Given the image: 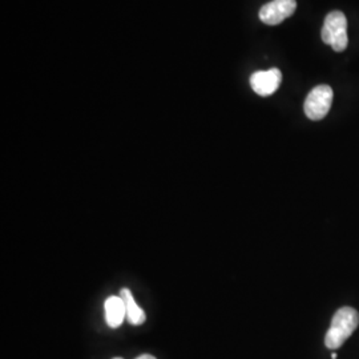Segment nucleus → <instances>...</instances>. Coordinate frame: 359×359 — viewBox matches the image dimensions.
<instances>
[{"label": "nucleus", "instance_id": "1", "mask_svg": "<svg viewBox=\"0 0 359 359\" xmlns=\"http://www.w3.org/2000/svg\"><path fill=\"white\" fill-rule=\"evenodd\" d=\"M359 325V314L355 309L341 308L335 311L332 325L325 337V345L330 350L342 346Z\"/></svg>", "mask_w": 359, "mask_h": 359}, {"label": "nucleus", "instance_id": "2", "mask_svg": "<svg viewBox=\"0 0 359 359\" xmlns=\"http://www.w3.org/2000/svg\"><path fill=\"white\" fill-rule=\"evenodd\" d=\"M325 44L332 46L335 52H344L347 48V19L345 13L333 11L325 18L321 32Z\"/></svg>", "mask_w": 359, "mask_h": 359}, {"label": "nucleus", "instance_id": "3", "mask_svg": "<svg viewBox=\"0 0 359 359\" xmlns=\"http://www.w3.org/2000/svg\"><path fill=\"white\" fill-rule=\"evenodd\" d=\"M333 103V90L329 86H318L309 92L304 111L310 120L318 121L329 114Z\"/></svg>", "mask_w": 359, "mask_h": 359}, {"label": "nucleus", "instance_id": "4", "mask_svg": "<svg viewBox=\"0 0 359 359\" xmlns=\"http://www.w3.org/2000/svg\"><path fill=\"white\" fill-rule=\"evenodd\" d=\"M295 0H271L259 10V19L268 26H277L295 13Z\"/></svg>", "mask_w": 359, "mask_h": 359}, {"label": "nucleus", "instance_id": "5", "mask_svg": "<svg viewBox=\"0 0 359 359\" xmlns=\"http://www.w3.org/2000/svg\"><path fill=\"white\" fill-rule=\"evenodd\" d=\"M283 81V74L278 68H270L268 71H257L250 76L252 90L259 96H270L278 90Z\"/></svg>", "mask_w": 359, "mask_h": 359}, {"label": "nucleus", "instance_id": "6", "mask_svg": "<svg viewBox=\"0 0 359 359\" xmlns=\"http://www.w3.org/2000/svg\"><path fill=\"white\" fill-rule=\"evenodd\" d=\"M104 309H105V322L112 329L120 327L123 321L127 318L126 305L120 295L108 297L104 304Z\"/></svg>", "mask_w": 359, "mask_h": 359}, {"label": "nucleus", "instance_id": "7", "mask_svg": "<svg viewBox=\"0 0 359 359\" xmlns=\"http://www.w3.org/2000/svg\"><path fill=\"white\" fill-rule=\"evenodd\" d=\"M120 297L123 298L124 301V305H126V316H127V321L133 325V326H140L142 325L145 320H147V316L144 313L137 302L135 301L133 294L130 293L128 287H123L120 290Z\"/></svg>", "mask_w": 359, "mask_h": 359}, {"label": "nucleus", "instance_id": "8", "mask_svg": "<svg viewBox=\"0 0 359 359\" xmlns=\"http://www.w3.org/2000/svg\"><path fill=\"white\" fill-rule=\"evenodd\" d=\"M136 359H156L154 355H151V354H142L140 357H137Z\"/></svg>", "mask_w": 359, "mask_h": 359}, {"label": "nucleus", "instance_id": "9", "mask_svg": "<svg viewBox=\"0 0 359 359\" xmlns=\"http://www.w3.org/2000/svg\"><path fill=\"white\" fill-rule=\"evenodd\" d=\"M332 359H337V354L334 353V354H332Z\"/></svg>", "mask_w": 359, "mask_h": 359}, {"label": "nucleus", "instance_id": "10", "mask_svg": "<svg viewBox=\"0 0 359 359\" xmlns=\"http://www.w3.org/2000/svg\"><path fill=\"white\" fill-rule=\"evenodd\" d=\"M114 359H124V358H120V357H116V358Z\"/></svg>", "mask_w": 359, "mask_h": 359}]
</instances>
